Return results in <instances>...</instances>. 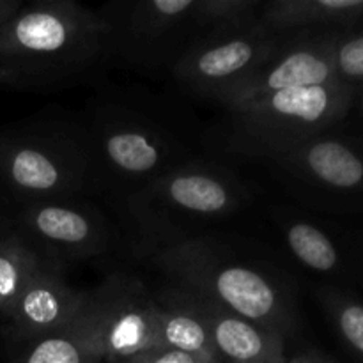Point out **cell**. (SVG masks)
Wrapping results in <instances>:
<instances>
[{"label": "cell", "mask_w": 363, "mask_h": 363, "mask_svg": "<svg viewBox=\"0 0 363 363\" xmlns=\"http://www.w3.org/2000/svg\"><path fill=\"white\" fill-rule=\"evenodd\" d=\"M16 233V204L0 190V245Z\"/></svg>", "instance_id": "24"}, {"label": "cell", "mask_w": 363, "mask_h": 363, "mask_svg": "<svg viewBox=\"0 0 363 363\" xmlns=\"http://www.w3.org/2000/svg\"><path fill=\"white\" fill-rule=\"evenodd\" d=\"M339 30H301L282 34L275 52L222 105L227 110L247 106L272 92L340 82L333 66V45Z\"/></svg>", "instance_id": "12"}, {"label": "cell", "mask_w": 363, "mask_h": 363, "mask_svg": "<svg viewBox=\"0 0 363 363\" xmlns=\"http://www.w3.org/2000/svg\"><path fill=\"white\" fill-rule=\"evenodd\" d=\"M106 67L98 9L73 0H34L0 27V85L59 92L92 80Z\"/></svg>", "instance_id": "1"}, {"label": "cell", "mask_w": 363, "mask_h": 363, "mask_svg": "<svg viewBox=\"0 0 363 363\" xmlns=\"http://www.w3.org/2000/svg\"><path fill=\"white\" fill-rule=\"evenodd\" d=\"M197 0L106 2L98 9L105 28L106 66L137 73L172 71L188 46L201 35Z\"/></svg>", "instance_id": "7"}, {"label": "cell", "mask_w": 363, "mask_h": 363, "mask_svg": "<svg viewBox=\"0 0 363 363\" xmlns=\"http://www.w3.org/2000/svg\"><path fill=\"white\" fill-rule=\"evenodd\" d=\"M46 259L48 257L18 230L0 245V318L13 307L23 287Z\"/></svg>", "instance_id": "18"}, {"label": "cell", "mask_w": 363, "mask_h": 363, "mask_svg": "<svg viewBox=\"0 0 363 363\" xmlns=\"http://www.w3.org/2000/svg\"><path fill=\"white\" fill-rule=\"evenodd\" d=\"M264 0H197L195 20L201 34L255 20Z\"/></svg>", "instance_id": "21"}, {"label": "cell", "mask_w": 363, "mask_h": 363, "mask_svg": "<svg viewBox=\"0 0 363 363\" xmlns=\"http://www.w3.org/2000/svg\"><path fill=\"white\" fill-rule=\"evenodd\" d=\"M318 298L342 342L363 363L362 301L351 294L344 293V291L335 289V287H323V289H319Z\"/></svg>", "instance_id": "20"}, {"label": "cell", "mask_w": 363, "mask_h": 363, "mask_svg": "<svg viewBox=\"0 0 363 363\" xmlns=\"http://www.w3.org/2000/svg\"><path fill=\"white\" fill-rule=\"evenodd\" d=\"M80 123L91 152L92 191L121 201L195 158L177 128L135 99L103 98Z\"/></svg>", "instance_id": "3"}, {"label": "cell", "mask_w": 363, "mask_h": 363, "mask_svg": "<svg viewBox=\"0 0 363 363\" xmlns=\"http://www.w3.org/2000/svg\"><path fill=\"white\" fill-rule=\"evenodd\" d=\"M145 255L174 287L209 298L286 339L298 328L289 280L272 264L238 252L223 240L201 234L145 250Z\"/></svg>", "instance_id": "2"}, {"label": "cell", "mask_w": 363, "mask_h": 363, "mask_svg": "<svg viewBox=\"0 0 363 363\" xmlns=\"http://www.w3.org/2000/svg\"><path fill=\"white\" fill-rule=\"evenodd\" d=\"M354 101H358V106H360V112H362V117H363V89H362V91L357 92V98H354Z\"/></svg>", "instance_id": "27"}, {"label": "cell", "mask_w": 363, "mask_h": 363, "mask_svg": "<svg viewBox=\"0 0 363 363\" xmlns=\"http://www.w3.org/2000/svg\"><path fill=\"white\" fill-rule=\"evenodd\" d=\"M250 199V186L240 174L195 156L124 199L123 204L144 241V250H151L236 215Z\"/></svg>", "instance_id": "5"}, {"label": "cell", "mask_w": 363, "mask_h": 363, "mask_svg": "<svg viewBox=\"0 0 363 363\" xmlns=\"http://www.w3.org/2000/svg\"><path fill=\"white\" fill-rule=\"evenodd\" d=\"M85 291L71 287L66 266L46 259L2 315V335L13 346L59 332L71 325L84 303Z\"/></svg>", "instance_id": "13"}, {"label": "cell", "mask_w": 363, "mask_h": 363, "mask_svg": "<svg viewBox=\"0 0 363 363\" xmlns=\"http://www.w3.org/2000/svg\"><path fill=\"white\" fill-rule=\"evenodd\" d=\"M321 363H335L332 360V358H328V357H325V354H321Z\"/></svg>", "instance_id": "29"}, {"label": "cell", "mask_w": 363, "mask_h": 363, "mask_svg": "<svg viewBox=\"0 0 363 363\" xmlns=\"http://www.w3.org/2000/svg\"><path fill=\"white\" fill-rule=\"evenodd\" d=\"M277 34L301 30H350L363 23V0H268L259 13Z\"/></svg>", "instance_id": "15"}, {"label": "cell", "mask_w": 363, "mask_h": 363, "mask_svg": "<svg viewBox=\"0 0 363 363\" xmlns=\"http://www.w3.org/2000/svg\"><path fill=\"white\" fill-rule=\"evenodd\" d=\"M335 74L357 94L363 89V23L337 34L333 45Z\"/></svg>", "instance_id": "22"}, {"label": "cell", "mask_w": 363, "mask_h": 363, "mask_svg": "<svg viewBox=\"0 0 363 363\" xmlns=\"http://www.w3.org/2000/svg\"><path fill=\"white\" fill-rule=\"evenodd\" d=\"M16 347L11 363H103L73 325L18 344Z\"/></svg>", "instance_id": "19"}, {"label": "cell", "mask_w": 363, "mask_h": 363, "mask_svg": "<svg viewBox=\"0 0 363 363\" xmlns=\"http://www.w3.org/2000/svg\"><path fill=\"white\" fill-rule=\"evenodd\" d=\"M16 230L62 266L99 257L113 243L108 218L84 197L16 206Z\"/></svg>", "instance_id": "11"}, {"label": "cell", "mask_w": 363, "mask_h": 363, "mask_svg": "<svg viewBox=\"0 0 363 363\" xmlns=\"http://www.w3.org/2000/svg\"><path fill=\"white\" fill-rule=\"evenodd\" d=\"M21 0H0V27L21 7Z\"/></svg>", "instance_id": "25"}, {"label": "cell", "mask_w": 363, "mask_h": 363, "mask_svg": "<svg viewBox=\"0 0 363 363\" xmlns=\"http://www.w3.org/2000/svg\"><path fill=\"white\" fill-rule=\"evenodd\" d=\"M116 363H142V362L138 360V357H137V354H133V357H130V358H124V360H121V362H116Z\"/></svg>", "instance_id": "28"}, {"label": "cell", "mask_w": 363, "mask_h": 363, "mask_svg": "<svg viewBox=\"0 0 363 363\" xmlns=\"http://www.w3.org/2000/svg\"><path fill=\"white\" fill-rule=\"evenodd\" d=\"M211 332L220 363H286V337L209 298L181 289Z\"/></svg>", "instance_id": "14"}, {"label": "cell", "mask_w": 363, "mask_h": 363, "mask_svg": "<svg viewBox=\"0 0 363 363\" xmlns=\"http://www.w3.org/2000/svg\"><path fill=\"white\" fill-rule=\"evenodd\" d=\"M259 160L308 204L363 209V151L344 138L325 133Z\"/></svg>", "instance_id": "10"}, {"label": "cell", "mask_w": 363, "mask_h": 363, "mask_svg": "<svg viewBox=\"0 0 363 363\" xmlns=\"http://www.w3.org/2000/svg\"><path fill=\"white\" fill-rule=\"evenodd\" d=\"M215 363H220V362H215Z\"/></svg>", "instance_id": "30"}, {"label": "cell", "mask_w": 363, "mask_h": 363, "mask_svg": "<svg viewBox=\"0 0 363 363\" xmlns=\"http://www.w3.org/2000/svg\"><path fill=\"white\" fill-rule=\"evenodd\" d=\"M142 363H215L218 360L206 354L184 353V351L170 350V347H155L137 354Z\"/></svg>", "instance_id": "23"}, {"label": "cell", "mask_w": 363, "mask_h": 363, "mask_svg": "<svg viewBox=\"0 0 363 363\" xmlns=\"http://www.w3.org/2000/svg\"><path fill=\"white\" fill-rule=\"evenodd\" d=\"M73 328L103 363H116L158 347V303L138 279L123 273L85 291Z\"/></svg>", "instance_id": "8"}, {"label": "cell", "mask_w": 363, "mask_h": 363, "mask_svg": "<svg viewBox=\"0 0 363 363\" xmlns=\"http://www.w3.org/2000/svg\"><path fill=\"white\" fill-rule=\"evenodd\" d=\"M282 34L261 18L199 35L174 64V80L199 98L222 103L279 46Z\"/></svg>", "instance_id": "9"}, {"label": "cell", "mask_w": 363, "mask_h": 363, "mask_svg": "<svg viewBox=\"0 0 363 363\" xmlns=\"http://www.w3.org/2000/svg\"><path fill=\"white\" fill-rule=\"evenodd\" d=\"M0 190L16 206L92 194L80 121L46 113L0 128Z\"/></svg>", "instance_id": "4"}, {"label": "cell", "mask_w": 363, "mask_h": 363, "mask_svg": "<svg viewBox=\"0 0 363 363\" xmlns=\"http://www.w3.org/2000/svg\"><path fill=\"white\" fill-rule=\"evenodd\" d=\"M354 91L342 82L272 92L257 101L230 110V149L248 158L293 147L328 133L347 116Z\"/></svg>", "instance_id": "6"}, {"label": "cell", "mask_w": 363, "mask_h": 363, "mask_svg": "<svg viewBox=\"0 0 363 363\" xmlns=\"http://www.w3.org/2000/svg\"><path fill=\"white\" fill-rule=\"evenodd\" d=\"M282 229L291 254L305 268L323 275H339L344 272L342 255L335 241L318 225L305 220L286 218Z\"/></svg>", "instance_id": "17"}, {"label": "cell", "mask_w": 363, "mask_h": 363, "mask_svg": "<svg viewBox=\"0 0 363 363\" xmlns=\"http://www.w3.org/2000/svg\"><path fill=\"white\" fill-rule=\"evenodd\" d=\"M155 298L158 303V347L206 354L218 360L209 326L179 287L169 286Z\"/></svg>", "instance_id": "16"}, {"label": "cell", "mask_w": 363, "mask_h": 363, "mask_svg": "<svg viewBox=\"0 0 363 363\" xmlns=\"http://www.w3.org/2000/svg\"><path fill=\"white\" fill-rule=\"evenodd\" d=\"M286 363H321V353L318 351H307V353H300L293 357Z\"/></svg>", "instance_id": "26"}]
</instances>
